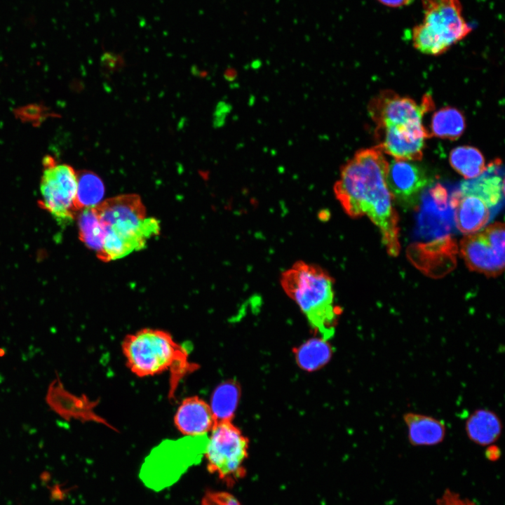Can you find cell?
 Returning <instances> with one entry per match:
<instances>
[{
  "mask_svg": "<svg viewBox=\"0 0 505 505\" xmlns=\"http://www.w3.org/2000/svg\"><path fill=\"white\" fill-rule=\"evenodd\" d=\"M388 166L377 146L357 152L342 167L334 193L348 215L370 218L387 252L396 257L400 249L398 217L386 182Z\"/></svg>",
  "mask_w": 505,
  "mask_h": 505,
  "instance_id": "obj_1",
  "label": "cell"
},
{
  "mask_svg": "<svg viewBox=\"0 0 505 505\" xmlns=\"http://www.w3.org/2000/svg\"><path fill=\"white\" fill-rule=\"evenodd\" d=\"M281 285L321 337L330 339L340 311L331 276L318 265L299 261L282 273Z\"/></svg>",
  "mask_w": 505,
  "mask_h": 505,
  "instance_id": "obj_2",
  "label": "cell"
},
{
  "mask_svg": "<svg viewBox=\"0 0 505 505\" xmlns=\"http://www.w3.org/2000/svg\"><path fill=\"white\" fill-rule=\"evenodd\" d=\"M122 350L130 370L140 377L170 372V394H174L180 381L196 369L189 361L187 349L164 330L144 328L127 335Z\"/></svg>",
  "mask_w": 505,
  "mask_h": 505,
  "instance_id": "obj_3",
  "label": "cell"
},
{
  "mask_svg": "<svg viewBox=\"0 0 505 505\" xmlns=\"http://www.w3.org/2000/svg\"><path fill=\"white\" fill-rule=\"evenodd\" d=\"M95 208L105 230V240L121 255L142 249L159 233V221L147 217L145 206L137 194L109 198Z\"/></svg>",
  "mask_w": 505,
  "mask_h": 505,
  "instance_id": "obj_4",
  "label": "cell"
},
{
  "mask_svg": "<svg viewBox=\"0 0 505 505\" xmlns=\"http://www.w3.org/2000/svg\"><path fill=\"white\" fill-rule=\"evenodd\" d=\"M422 4L423 21L412 31V44L421 53L443 54L471 32L459 0H422Z\"/></svg>",
  "mask_w": 505,
  "mask_h": 505,
  "instance_id": "obj_5",
  "label": "cell"
},
{
  "mask_svg": "<svg viewBox=\"0 0 505 505\" xmlns=\"http://www.w3.org/2000/svg\"><path fill=\"white\" fill-rule=\"evenodd\" d=\"M185 438L162 443L146 457L140 478L147 487L156 492L167 488L177 482L189 468L201 462L208 436Z\"/></svg>",
  "mask_w": 505,
  "mask_h": 505,
  "instance_id": "obj_6",
  "label": "cell"
},
{
  "mask_svg": "<svg viewBox=\"0 0 505 505\" xmlns=\"http://www.w3.org/2000/svg\"><path fill=\"white\" fill-rule=\"evenodd\" d=\"M210 433L203 455L208 471L231 486L245 476L248 440L231 421L216 422Z\"/></svg>",
  "mask_w": 505,
  "mask_h": 505,
  "instance_id": "obj_7",
  "label": "cell"
},
{
  "mask_svg": "<svg viewBox=\"0 0 505 505\" xmlns=\"http://www.w3.org/2000/svg\"><path fill=\"white\" fill-rule=\"evenodd\" d=\"M42 163L39 205L59 223H68L78 212L76 206L77 173L69 165L59 163L51 156H46Z\"/></svg>",
  "mask_w": 505,
  "mask_h": 505,
  "instance_id": "obj_8",
  "label": "cell"
},
{
  "mask_svg": "<svg viewBox=\"0 0 505 505\" xmlns=\"http://www.w3.org/2000/svg\"><path fill=\"white\" fill-rule=\"evenodd\" d=\"M504 237L501 222L464 236L460 242V253L469 269L487 276L501 274L504 269Z\"/></svg>",
  "mask_w": 505,
  "mask_h": 505,
  "instance_id": "obj_9",
  "label": "cell"
},
{
  "mask_svg": "<svg viewBox=\"0 0 505 505\" xmlns=\"http://www.w3.org/2000/svg\"><path fill=\"white\" fill-rule=\"evenodd\" d=\"M431 95H425L418 104L389 90L380 92L370 102L369 113L376 127L386 125L422 123L424 114L433 109Z\"/></svg>",
  "mask_w": 505,
  "mask_h": 505,
  "instance_id": "obj_10",
  "label": "cell"
},
{
  "mask_svg": "<svg viewBox=\"0 0 505 505\" xmlns=\"http://www.w3.org/2000/svg\"><path fill=\"white\" fill-rule=\"evenodd\" d=\"M417 232L424 238L447 236L452 229V210L447 189L437 183L428 186L420 196Z\"/></svg>",
  "mask_w": 505,
  "mask_h": 505,
  "instance_id": "obj_11",
  "label": "cell"
},
{
  "mask_svg": "<svg viewBox=\"0 0 505 505\" xmlns=\"http://www.w3.org/2000/svg\"><path fill=\"white\" fill-rule=\"evenodd\" d=\"M376 135L383 153L405 161L421 160L425 139L430 137L422 123L376 127Z\"/></svg>",
  "mask_w": 505,
  "mask_h": 505,
  "instance_id": "obj_12",
  "label": "cell"
},
{
  "mask_svg": "<svg viewBox=\"0 0 505 505\" xmlns=\"http://www.w3.org/2000/svg\"><path fill=\"white\" fill-rule=\"evenodd\" d=\"M386 182L393 196L402 206H417L423 191L430 185L431 180L419 165L405 160H393L389 163Z\"/></svg>",
  "mask_w": 505,
  "mask_h": 505,
  "instance_id": "obj_13",
  "label": "cell"
},
{
  "mask_svg": "<svg viewBox=\"0 0 505 505\" xmlns=\"http://www.w3.org/2000/svg\"><path fill=\"white\" fill-rule=\"evenodd\" d=\"M45 400L53 411L67 421L74 419L107 424L94 411L97 402L90 400L86 395L78 396L66 390L58 372L48 386Z\"/></svg>",
  "mask_w": 505,
  "mask_h": 505,
  "instance_id": "obj_14",
  "label": "cell"
},
{
  "mask_svg": "<svg viewBox=\"0 0 505 505\" xmlns=\"http://www.w3.org/2000/svg\"><path fill=\"white\" fill-rule=\"evenodd\" d=\"M464 194L481 198L495 215L504 206V172L502 162L496 159L477 177L463 181L459 188Z\"/></svg>",
  "mask_w": 505,
  "mask_h": 505,
  "instance_id": "obj_15",
  "label": "cell"
},
{
  "mask_svg": "<svg viewBox=\"0 0 505 505\" xmlns=\"http://www.w3.org/2000/svg\"><path fill=\"white\" fill-rule=\"evenodd\" d=\"M456 228L462 234H473L484 228L494 216L479 197L462 194L459 189L450 195Z\"/></svg>",
  "mask_w": 505,
  "mask_h": 505,
  "instance_id": "obj_16",
  "label": "cell"
},
{
  "mask_svg": "<svg viewBox=\"0 0 505 505\" xmlns=\"http://www.w3.org/2000/svg\"><path fill=\"white\" fill-rule=\"evenodd\" d=\"M215 423L210 405L196 396L184 398L174 416L175 427L185 436L208 435Z\"/></svg>",
  "mask_w": 505,
  "mask_h": 505,
  "instance_id": "obj_17",
  "label": "cell"
},
{
  "mask_svg": "<svg viewBox=\"0 0 505 505\" xmlns=\"http://www.w3.org/2000/svg\"><path fill=\"white\" fill-rule=\"evenodd\" d=\"M410 443L415 446H430L441 443L446 435L445 423L436 417L407 412L403 415Z\"/></svg>",
  "mask_w": 505,
  "mask_h": 505,
  "instance_id": "obj_18",
  "label": "cell"
},
{
  "mask_svg": "<svg viewBox=\"0 0 505 505\" xmlns=\"http://www.w3.org/2000/svg\"><path fill=\"white\" fill-rule=\"evenodd\" d=\"M465 431L472 442L480 445H489L499 439L502 431V423L494 412L478 409L467 418Z\"/></svg>",
  "mask_w": 505,
  "mask_h": 505,
  "instance_id": "obj_19",
  "label": "cell"
},
{
  "mask_svg": "<svg viewBox=\"0 0 505 505\" xmlns=\"http://www.w3.org/2000/svg\"><path fill=\"white\" fill-rule=\"evenodd\" d=\"M465 118L457 109L445 107L436 112L431 123V136L454 140L464 133Z\"/></svg>",
  "mask_w": 505,
  "mask_h": 505,
  "instance_id": "obj_20",
  "label": "cell"
},
{
  "mask_svg": "<svg viewBox=\"0 0 505 505\" xmlns=\"http://www.w3.org/2000/svg\"><path fill=\"white\" fill-rule=\"evenodd\" d=\"M449 161L454 170L466 180L477 177L486 168L482 153L471 146L454 148L450 153Z\"/></svg>",
  "mask_w": 505,
  "mask_h": 505,
  "instance_id": "obj_21",
  "label": "cell"
},
{
  "mask_svg": "<svg viewBox=\"0 0 505 505\" xmlns=\"http://www.w3.org/2000/svg\"><path fill=\"white\" fill-rule=\"evenodd\" d=\"M240 388L236 382L221 383L213 391L210 407L216 422L231 421L240 398Z\"/></svg>",
  "mask_w": 505,
  "mask_h": 505,
  "instance_id": "obj_22",
  "label": "cell"
},
{
  "mask_svg": "<svg viewBox=\"0 0 505 505\" xmlns=\"http://www.w3.org/2000/svg\"><path fill=\"white\" fill-rule=\"evenodd\" d=\"M332 349L326 339L313 338L309 339L295 351L297 364L304 370L319 369L330 360Z\"/></svg>",
  "mask_w": 505,
  "mask_h": 505,
  "instance_id": "obj_23",
  "label": "cell"
},
{
  "mask_svg": "<svg viewBox=\"0 0 505 505\" xmlns=\"http://www.w3.org/2000/svg\"><path fill=\"white\" fill-rule=\"evenodd\" d=\"M105 194V185L94 173L81 170L77 173L76 206L78 212L98 205Z\"/></svg>",
  "mask_w": 505,
  "mask_h": 505,
  "instance_id": "obj_24",
  "label": "cell"
},
{
  "mask_svg": "<svg viewBox=\"0 0 505 505\" xmlns=\"http://www.w3.org/2000/svg\"><path fill=\"white\" fill-rule=\"evenodd\" d=\"M79 212L78 218L79 238L86 247L95 250L97 255L102 248L105 230L95 208H86Z\"/></svg>",
  "mask_w": 505,
  "mask_h": 505,
  "instance_id": "obj_25",
  "label": "cell"
},
{
  "mask_svg": "<svg viewBox=\"0 0 505 505\" xmlns=\"http://www.w3.org/2000/svg\"><path fill=\"white\" fill-rule=\"evenodd\" d=\"M201 505H241L231 494L223 491H208L203 496Z\"/></svg>",
  "mask_w": 505,
  "mask_h": 505,
  "instance_id": "obj_26",
  "label": "cell"
},
{
  "mask_svg": "<svg viewBox=\"0 0 505 505\" xmlns=\"http://www.w3.org/2000/svg\"><path fill=\"white\" fill-rule=\"evenodd\" d=\"M380 4L391 8H400L410 4L412 0H377Z\"/></svg>",
  "mask_w": 505,
  "mask_h": 505,
  "instance_id": "obj_27",
  "label": "cell"
},
{
  "mask_svg": "<svg viewBox=\"0 0 505 505\" xmlns=\"http://www.w3.org/2000/svg\"><path fill=\"white\" fill-rule=\"evenodd\" d=\"M488 450L490 452H492V453L487 452V455L488 458H491L493 459H495L499 457V452L498 448H494V446H492V447H490Z\"/></svg>",
  "mask_w": 505,
  "mask_h": 505,
  "instance_id": "obj_28",
  "label": "cell"
}]
</instances>
